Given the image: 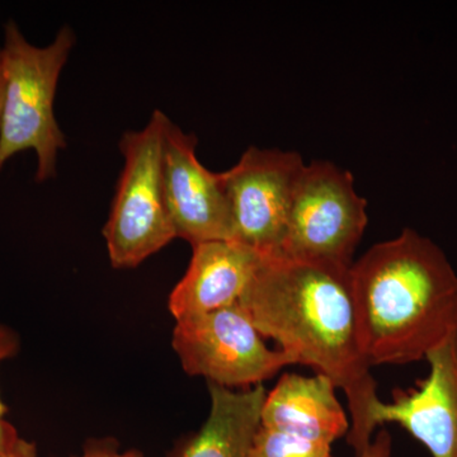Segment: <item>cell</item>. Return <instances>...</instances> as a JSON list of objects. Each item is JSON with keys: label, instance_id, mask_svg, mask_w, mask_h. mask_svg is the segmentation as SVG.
<instances>
[{"label": "cell", "instance_id": "obj_8", "mask_svg": "<svg viewBox=\"0 0 457 457\" xmlns=\"http://www.w3.org/2000/svg\"><path fill=\"white\" fill-rule=\"evenodd\" d=\"M195 135L170 122L164 137L165 200L177 237L191 245L233 240V215L222 173L207 170Z\"/></svg>", "mask_w": 457, "mask_h": 457}, {"label": "cell", "instance_id": "obj_15", "mask_svg": "<svg viewBox=\"0 0 457 457\" xmlns=\"http://www.w3.org/2000/svg\"><path fill=\"white\" fill-rule=\"evenodd\" d=\"M74 457H144L137 450H120L119 444L112 438L92 440L84 446L83 453Z\"/></svg>", "mask_w": 457, "mask_h": 457}, {"label": "cell", "instance_id": "obj_17", "mask_svg": "<svg viewBox=\"0 0 457 457\" xmlns=\"http://www.w3.org/2000/svg\"><path fill=\"white\" fill-rule=\"evenodd\" d=\"M0 457H37V449L32 442L23 440L14 453H9V455H0Z\"/></svg>", "mask_w": 457, "mask_h": 457}, {"label": "cell", "instance_id": "obj_4", "mask_svg": "<svg viewBox=\"0 0 457 457\" xmlns=\"http://www.w3.org/2000/svg\"><path fill=\"white\" fill-rule=\"evenodd\" d=\"M170 120L155 110L143 130L120 141L125 165L104 228L114 269H135L174 239L176 230L165 200L163 153Z\"/></svg>", "mask_w": 457, "mask_h": 457}, {"label": "cell", "instance_id": "obj_7", "mask_svg": "<svg viewBox=\"0 0 457 457\" xmlns=\"http://www.w3.org/2000/svg\"><path fill=\"white\" fill-rule=\"evenodd\" d=\"M303 167L299 153L251 146L222 173L233 215V240L263 255L279 254Z\"/></svg>", "mask_w": 457, "mask_h": 457}, {"label": "cell", "instance_id": "obj_11", "mask_svg": "<svg viewBox=\"0 0 457 457\" xmlns=\"http://www.w3.org/2000/svg\"><path fill=\"white\" fill-rule=\"evenodd\" d=\"M336 389L326 376L284 374L267 393L261 426L332 446L351 427Z\"/></svg>", "mask_w": 457, "mask_h": 457}, {"label": "cell", "instance_id": "obj_16", "mask_svg": "<svg viewBox=\"0 0 457 457\" xmlns=\"http://www.w3.org/2000/svg\"><path fill=\"white\" fill-rule=\"evenodd\" d=\"M393 438L389 431L381 428L359 456L356 457H392ZM333 457V456H332Z\"/></svg>", "mask_w": 457, "mask_h": 457}, {"label": "cell", "instance_id": "obj_12", "mask_svg": "<svg viewBox=\"0 0 457 457\" xmlns=\"http://www.w3.org/2000/svg\"><path fill=\"white\" fill-rule=\"evenodd\" d=\"M212 407L197 432L182 438L170 457H249L267 396L264 385L233 390L209 383Z\"/></svg>", "mask_w": 457, "mask_h": 457}, {"label": "cell", "instance_id": "obj_6", "mask_svg": "<svg viewBox=\"0 0 457 457\" xmlns=\"http://www.w3.org/2000/svg\"><path fill=\"white\" fill-rule=\"evenodd\" d=\"M171 347L183 370L227 389H249L296 361L270 350L239 303L176 320Z\"/></svg>", "mask_w": 457, "mask_h": 457}, {"label": "cell", "instance_id": "obj_14", "mask_svg": "<svg viewBox=\"0 0 457 457\" xmlns=\"http://www.w3.org/2000/svg\"><path fill=\"white\" fill-rule=\"evenodd\" d=\"M20 345L17 333L4 324H0V363L16 356L20 352ZM5 413L7 408L0 399V455L14 453L23 442L17 429L4 420Z\"/></svg>", "mask_w": 457, "mask_h": 457}, {"label": "cell", "instance_id": "obj_3", "mask_svg": "<svg viewBox=\"0 0 457 457\" xmlns=\"http://www.w3.org/2000/svg\"><path fill=\"white\" fill-rule=\"evenodd\" d=\"M75 44L73 29L62 27L47 46L26 40L13 21L4 26L2 54L4 96L0 117V170L14 155L33 150L36 182L56 174L57 154L65 149L54 113L57 83Z\"/></svg>", "mask_w": 457, "mask_h": 457}, {"label": "cell", "instance_id": "obj_10", "mask_svg": "<svg viewBox=\"0 0 457 457\" xmlns=\"http://www.w3.org/2000/svg\"><path fill=\"white\" fill-rule=\"evenodd\" d=\"M263 257L237 240L192 245L188 269L168 300L170 314L180 320L239 303Z\"/></svg>", "mask_w": 457, "mask_h": 457}, {"label": "cell", "instance_id": "obj_13", "mask_svg": "<svg viewBox=\"0 0 457 457\" xmlns=\"http://www.w3.org/2000/svg\"><path fill=\"white\" fill-rule=\"evenodd\" d=\"M330 445L260 426L249 457H332Z\"/></svg>", "mask_w": 457, "mask_h": 457}, {"label": "cell", "instance_id": "obj_2", "mask_svg": "<svg viewBox=\"0 0 457 457\" xmlns=\"http://www.w3.org/2000/svg\"><path fill=\"white\" fill-rule=\"evenodd\" d=\"M361 347L371 368L426 360L457 332V273L413 228L378 243L351 267Z\"/></svg>", "mask_w": 457, "mask_h": 457}, {"label": "cell", "instance_id": "obj_9", "mask_svg": "<svg viewBox=\"0 0 457 457\" xmlns=\"http://www.w3.org/2000/svg\"><path fill=\"white\" fill-rule=\"evenodd\" d=\"M428 375L411 389H394L378 400L372 426L396 423L432 457H457V332L426 356Z\"/></svg>", "mask_w": 457, "mask_h": 457}, {"label": "cell", "instance_id": "obj_18", "mask_svg": "<svg viewBox=\"0 0 457 457\" xmlns=\"http://www.w3.org/2000/svg\"><path fill=\"white\" fill-rule=\"evenodd\" d=\"M3 96H4V77H3L2 54H0V117H2Z\"/></svg>", "mask_w": 457, "mask_h": 457}, {"label": "cell", "instance_id": "obj_1", "mask_svg": "<svg viewBox=\"0 0 457 457\" xmlns=\"http://www.w3.org/2000/svg\"><path fill=\"white\" fill-rule=\"evenodd\" d=\"M239 305L262 337L345 392V440L359 456L374 437L372 411L381 399L361 347L351 267L264 255Z\"/></svg>", "mask_w": 457, "mask_h": 457}, {"label": "cell", "instance_id": "obj_5", "mask_svg": "<svg viewBox=\"0 0 457 457\" xmlns=\"http://www.w3.org/2000/svg\"><path fill=\"white\" fill-rule=\"evenodd\" d=\"M368 221V201L357 194L350 171L312 162L297 180L278 257L352 267Z\"/></svg>", "mask_w": 457, "mask_h": 457}]
</instances>
